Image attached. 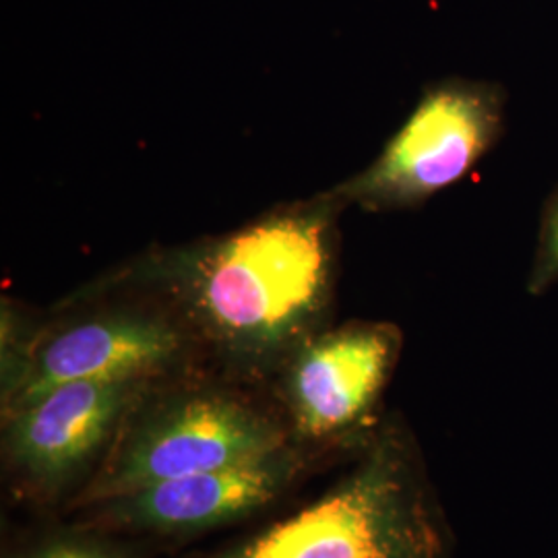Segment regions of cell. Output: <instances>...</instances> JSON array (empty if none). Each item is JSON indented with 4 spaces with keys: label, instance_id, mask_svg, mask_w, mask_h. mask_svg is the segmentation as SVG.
<instances>
[{
    "label": "cell",
    "instance_id": "cell-2",
    "mask_svg": "<svg viewBox=\"0 0 558 558\" xmlns=\"http://www.w3.org/2000/svg\"><path fill=\"white\" fill-rule=\"evenodd\" d=\"M453 536L416 439L379 422L317 499L207 558H451Z\"/></svg>",
    "mask_w": 558,
    "mask_h": 558
},
{
    "label": "cell",
    "instance_id": "cell-1",
    "mask_svg": "<svg viewBox=\"0 0 558 558\" xmlns=\"http://www.w3.org/2000/svg\"><path fill=\"white\" fill-rule=\"evenodd\" d=\"M331 207L279 211L184 260L180 296L209 338L260 359L308 329L331 286Z\"/></svg>",
    "mask_w": 558,
    "mask_h": 558
},
{
    "label": "cell",
    "instance_id": "cell-5",
    "mask_svg": "<svg viewBox=\"0 0 558 558\" xmlns=\"http://www.w3.org/2000/svg\"><path fill=\"white\" fill-rule=\"evenodd\" d=\"M401 331L352 323L302 345L290 373V405L302 435L331 437L375 426L373 412L393 375Z\"/></svg>",
    "mask_w": 558,
    "mask_h": 558
},
{
    "label": "cell",
    "instance_id": "cell-8",
    "mask_svg": "<svg viewBox=\"0 0 558 558\" xmlns=\"http://www.w3.org/2000/svg\"><path fill=\"white\" fill-rule=\"evenodd\" d=\"M141 380L66 383L11 414L9 456L38 486H59L100 449Z\"/></svg>",
    "mask_w": 558,
    "mask_h": 558
},
{
    "label": "cell",
    "instance_id": "cell-4",
    "mask_svg": "<svg viewBox=\"0 0 558 558\" xmlns=\"http://www.w3.org/2000/svg\"><path fill=\"white\" fill-rule=\"evenodd\" d=\"M288 442L269 418L223 396H189L163 405L131 433L83 497L119 499L151 484L271 456Z\"/></svg>",
    "mask_w": 558,
    "mask_h": 558
},
{
    "label": "cell",
    "instance_id": "cell-9",
    "mask_svg": "<svg viewBox=\"0 0 558 558\" xmlns=\"http://www.w3.org/2000/svg\"><path fill=\"white\" fill-rule=\"evenodd\" d=\"M555 283H558V186L542 209L538 242L525 290L532 296H544Z\"/></svg>",
    "mask_w": 558,
    "mask_h": 558
},
{
    "label": "cell",
    "instance_id": "cell-6",
    "mask_svg": "<svg viewBox=\"0 0 558 558\" xmlns=\"http://www.w3.org/2000/svg\"><path fill=\"white\" fill-rule=\"evenodd\" d=\"M300 456L288 445L271 456L166 480L100 502L104 521L140 532H199L251 515L278 499L299 474Z\"/></svg>",
    "mask_w": 558,
    "mask_h": 558
},
{
    "label": "cell",
    "instance_id": "cell-10",
    "mask_svg": "<svg viewBox=\"0 0 558 558\" xmlns=\"http://www.w3.org/2000/svg\"><path fill=\"white\" fill-rule=\"evenodd\" d=\"M20 558H122L106 544L80 536H57L46 539Z\"/></svg>",
    "mask_w": 558,
    "mask_h": 558
},
{
    "label": "cell",
    "instance_id": "cell-3",
    "mask_svg": "<svg viewBox=\"0 0 558 558\" xmlns=\"http://www.w3.org/2000/svg\"><path fill=\"white\" fill-rule=\"evenodd\" d=\"M507 92L490 81L430 85L379 158L339 195L373 211L412 209L470 174L499 143Z\"/></svg>",
    "mask_w": 558,
    "mask_h": 558
},
{
    "label": "cell",
    "instance_id": "cell-7",
    "mask_svg": "<svg viewBox=\"0 0 558 558\" xmlns=\"http://www.w3.org/2000/svg\"><path fill=\"white\" fill-rule=\"evenodd\" d=\"M177 331L143 315H106L46 339L9 389V416L66 383L143 380L179 352Z\"/></svg>",
    "mask_w": 558,
    "mask_h": 558
}]
</instances>
